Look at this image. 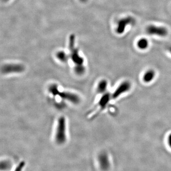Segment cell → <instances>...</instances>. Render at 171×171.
I'll list each match as a JSON object with an SVG mask.
<instances>
[{
    "label": "cell",
    "instance_id": "obj_18",
    "mask_svg": "<svg viewBox=\"0 0 171 171\" xmlns=\"http://www.w3.org/2000/svg\"><path fill=\"white\" fill-rule=\"evenodd\" d=\"M168 143L169 146L171 148V133L168 136Z\"/></svg>",
    "mask_w": 171,
    "mask_h": 171
},
{
    "label": "cell",
    "instance_id": "obj_13",
    "mask_svg": "<svg viewBox=\"0 0 171 171\" xmlns=\"http://www.w3.org/2000/svg\"><path fill=\"white\" fill-rule=\"evenodd\" d=\"M48 91L50 92V93L53 96H58V93L59 91L58 86L56 84L51 85L48 87Z\"/></svg>",
    "mask_w": 171,
    "mask_h": 171
},
{
    "label": "cell",
    "instance_id": "obj_6",
    "mask_svg": "<svg viewBox=\"0 0 171 171\" xmlns=\"http://www.w3.org/2000/svg\"><path fill=\"white\" fill-rule=\"evenodd\" d=\"M135 23V20L132 17H128L119 20L117 26V32L118 34H122L125 32L126 26L129 24H133Z\"/></svg>",
    "mask_w": 171,
    "mask_h": 171
},
{
    "label": "cell",
    "instance_id": "obj_1",
    "mask_svg": "<svg viewBox=\"0 0 171 171\" xmlns=\"http://www.w3.org/2000/svg\"><path fill=\"white\" fill-rule=\"evenodd\" d=\"M55 140L58 145H63L66 141L67 123L65 117H60L58 119Z\"/></svg>",
    "mask_w": 171,
    "mask_h": 171
},
{
    "label": "cell",
    "instance_id": "obj_17",
    "mask_svg": "<svg viewBox=\"0 0 171 171\" xmlns=\"http://www.w3.org/2000/svg\"><path fill=\"white\" fill-rule=\"evenodd\" d=\"M25 165V163L24 162H21L20 164L16 167L15 170L14 171H21L23 169Z\"/></svg>",
    "mask_w": 171,
    "mask_h": 171
},
{
    "label": "cell",
    "instance_id": "obj_14",
    "mask_svg": "<svg viewBox=\"0 0 171 171\" xmlns=\"http://www.w3.org/2000/svg\"><path fill=\"white\" fill-rule=\"evenodd\" d=\"M137 46L141 50H145L148 47V42L145 39H141L137 43Z\"/></svg>",
    "mask_w": 171,
    "mask_h": 171
},
{
    "label": "cell",
    "instance_id": "obj_7",
    "mask_svg": "<svg viewBox=\"0 0 171 171\" xmlns=\"http://www.w3.org/2000/svg\"><path fill=\"white\" fill-rule=\"evenodd\" d=\"M146 32L150 35H156L160 36H165L168 33L167 30L163 27H158L154 25L149 26Z\"/></svg>",
    "mask_w": 171,
    "mask_h": 171
},
{
    "label": "cell",
    "instance_id": "obj_21",
    "mask_svg": "<svg viewBox=\"0 0 171 171\" xmlns=\"http://www.w3.org/2000/svg\"><path fill=\"white\" fill-rule=\"evenodd\" d=\"M2 1H9V0H2Z\"/></svg>",
    "mask_w": 171,
    "mask_h": 171
},
{
    "label": "cell",
    "instance_id": "obj_8",
    "mask_svg": "<svg viewBox=\"0 0 171 171\" xmlns=\"http://www.w3.org/2000/svg\"><path fill=\"white\" fill-rule=\"evenodd\" d=\"M111 96L108 93H104L102 97L101 98V99L98 102V106H99L101 109H103L106 107L107 104L109 102Z\"/></svg>",
    "mask_w": 171,
    "mask_h": 171
},
{
    "label": "cell",
    "instance_id": "obj_20",
    "mask_svg": "<svg viewBox=\"0 0 171 171\" xmlns=\"http://www.w3.org/2000/svg\"><path fill=\"white\" fill-rule=\"evenodd\" d=\"M169 51H170V53H171V47H170L169 48Z\"/></svg>",
    "mask_w": 171,
    "mask_h": 171
},
{
    "label": "cell",
    "instance_id": "obj_4",
    "mask_svg": "<svg viewBox=\"0 0 171 171\" xmlns=\"http://www.w3.org/2000/svg\"><path fill=\"white\" fill-rule=\"evenodd\" d=\"M131 83L128 81H125L122 82L112 94L111 98L113 99H116L121 95L128 92L131 89Z\"/></svg>",
    "mask_w": 171,
    "mask_h": 171
},
{
    "label": "cell",
    "instance_id": "obj_11",
    "mask_svg": "<svg viewBox=\"0 0 171 171\" xmlns=\"http://www.w3.org/2000/svg\"><path fill=\"white\" fill-rule=\"evenodd\" d=\"M98 160L99 161V164H101V167H103L105 168L106 164H109V159L107 157V155L105 153H102L99 155Z\"/></svg>",
    "mask_w": 171,
    "mask_h": 171
},
{
    "label": "cell",
    "instance_id": "obj_9",
    "mask_svg": "<svg viewBox=\"0 0 171 171\" xmlns=\"http://www.w3.org/2000/svg\"><path fill=\"white\" fill-rule=\"evenodd\" d=\"M156 76V72L153 70H148L144 73L143 76V80L144 82L148 83L152 81Z\"/></svg>",
    "mask_w": 171,
    "mask_h": 171
},
{
    "label": "cell",
    "instance_id": "obj_19",
    "mask_svg": "<svg viewBox=\"0 0 171 171\" xmlns=\"http://www.w3.org/2000/svg\"><path fill=\"white\" fill-rule=\"evenodd\" d=\"M80 1H81V2H86L87 0H80Z\"/></svg>",
    "mask_w": 171,
    "mask_h": 171
},
{
    "label": "cell",
    "instance_id": "obj_12",
    "mask_svg": "<svg viewBox=\"0 0 171 171\" xmlns=\"http://www.w3.org/2000/svg\"><path fill=\"white\" fill-rule=\"evenodd\" d=\"M56 57L59 60H60V62H67L68 59V55L62 51H59L57 53Z\"/></svg>",
    "mask_w": 171,
    "mask_h": 171
},
{
    "label": "cell",
    "instance_id": "obj_3",
    "mask_svg": "<svg viewBox=\"0 0 171 171\" xmlns=\"http://www.w3.org/2000/svg\"><path fill=\"white\" fill-rule=\"evenodd\" d=\"M24 70L25 67L23 65L18 63L5 64L1 68V72L4 74L22 73Z\"/></svg>",
    "mask_w": 171,
    "mask_h": 171
},
{
    "label": "cell",
    "instance_id": "obj_10",
    "mask_svg": "<svg viewBox=\"0 0 171 171\" xmlns=\"http://www.w3.org/2000/svg\"><path fill=\"white\" fill-rule=\"evenodd\" d=\"M108 82L106 79H102L97 85V91L99 94H104L107 90Z\"/></svg>",
    "mask_w": 171,
    "mask_h": 171
},
{
    "label": "cell",
    "instance_id": "obj_16",
    "mask_svg": "<svg viewBox=\"0 0 171 171\" xmlns=\"http://www.w3.org/2000/svg\"><path fill=\"white\" fill-rule=\"evenodd\" d=\"M10 167V164H9L8 162L6 161H4L3 163L1 162V170H6L8 169L9 167Z\"/></svg>",
    "mask_w": 171,
    "mask_h": 171
},
{
    "label": "cell",
    "instance_id": "obj_2",
    "mask_svg": "<svg viewBox=\"0 0 171 171\" xmlns=\"http://www.w3.org/2000/svg\"><path fill=\"white\" fill-rule=\"evenodd\" d=\"M74 36L72 35L70 37V50L71 59H72V62L74 63L76 65H83L84 62V59L80 57L79 53V51L77 48L74 47Z\"/></svg>",
    "mask_w": 171,
    "mask_h": 171
},
{
    "label": "cell",
    "instance_id": "obj_15",
    "mask_svg": "<svg viewBox=\"0 0 171 171\" xmlns=\"http://www.w3.org/2000/svg\"><path fill=\"white\" fill-rule=\"evenodd\" d=\"M75 72L78 75L83 74L85 72V68L83 65H76Z\"/></svg>",
    "mask_w": 171,
    "mask_h": 171
},
{
    "label": "cell",
    "instance_id": "obj_5",
    "mask_svg": "<svg viewBox=\"0 0 171 171\" xmlns=\"http://www.w3.org/2000/svg\"><path fill=\"white\" fill-rule=\"evenodd\" d=\"M58 96H59L62 99L70 102L75 105H77L80 102V99L79 96L72 92L68 91L60 92L59 91Z\"/></svg>",
    "mask_w": 171,
    "mask_h": 171
}]
</instances>
